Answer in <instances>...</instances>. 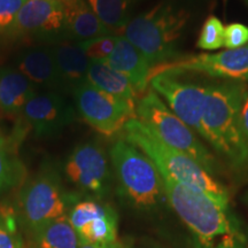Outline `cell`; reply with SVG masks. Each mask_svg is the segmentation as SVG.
I'll list each match as a JSON object with an SVG mask.
<instances>
[{
  "label": "cell",
  "mask_w": 248,
  "mask_h": 248,
  "mask_svg": "<svg viewBox=\"0 0 248 248\" xmlns=\"http://www.w3.org/2000/svg\"><path fill=\"white\" fill-rule=\"evenodd\" d=\"M159 170L167 201L193 238L194 248H248L239 223L229 208L207 195L182 185L168 172Z\"/></svg>",
  "instance_id": "cell-1"
},
{
  "label": "cell",
  "mask_w": 248,
  "mask_h": 248,
  "mask_svg": "<svg viewBox=\"0 0 248 248\" xmlns=\"http://www.w3.org/2000/svg\"><path fill=\"white\" fill-rule=\"evenodd\" d=\"M248 86L241 82L208 85L200 136L237 168L248 167V146L240 126V109Z\"/></svg>",
  "instance_id": "cell-2"
},
{
  "label": "cell",
  "mask_w": 248,
  "mask_h": 248,
  "mask_svg": "<svg viewBox=\"0 0 248 248\" xmlns=\"http://www.w3.org/2000/svg\"><path fill=\"white\" fill-rule=\"evenodd\" d=\"M122 133L123 139L146 154L157 169L167 171L182 185L207 195L223 208H229L230 197L224 186L190 156L164 144L146 124L132 119L124 125Z\"/></svg>",
  "instance_id": "cell-3"
},
{
  "label": "cell",
  "mask_w": 248,
  "mask_h": 248,
  "mask_svg": "<svg viewBox=\"0 0 248 248\" xmlns=\"http://www.w3.org/2000/svg\"><path fill=\"white\" fill-rule=\"evenodd\" d=\"M187 20L184 9L159 4L133 16L122 32L154 68L177 57L178 40Z\"/></svg>",
  "instance_id": "cell-4"
},
{
  "label": "cell",
  "mask_w": 248,
  "mask_h": 248,
  "mask_svg": "<svg viewBox=\"0 0 248 248\" xmlns=\"http://www.w3.org/2000/svg\"><path fill=\"white\" fill-rule=\"evenodd\" d=\"M109 154L120 190L132 206L151 210L167 200L159 170L138 147L122 138L114 142Z\"/></svg>",
  "instance_id": "cell-5"
},
{
  "label": "cell",
  "mask_w": 248,
  "mask_h": 248,
  "mask_svg": "<svg viewBox=\"0 0 248 248\" xmlns=\"http://www.w3.org/2000/svg\"><path fill=\"white\" fill-rule=\"evenodd\" d=\"M136 115L164 144L190 156L210 175L215 172L217 163L208 148L152 89L138 100Z\"/></svg>",
  "instance_id": "cell-6"
},
{
  "label": "cell",
  "mask_w": 248,
  "mask_h": 248,
  "mask_svg": "<svg viewBox=\"0 0 248 248\" xmlns=\"http://www.w3.org/2000/svg\"><path fill=\"white\" fill-rule=\"evenodd\" d=\"M73 97L80 117L106 137L121 133L130 120L137 119V105L107 94L90 84L88 80L74 90Z\"/></svg>",
  "instance_id": "cell-7"
},
{
  "label": "cell",
  "mask_w": 248,
  "mask_h": 248,
  "mask_svg": "<svg viewBox=\"0 0 248 248\" xmlns=\"http://www.w3.org/2000/svg\"><path fill=\"white\" fill-rule=\"evenodd\" d=\"M71 195L62 187L53 171H43L30 181L21 192V209L24 222L35 232L48 223L67 215Z\"/></svg>",
  "instance_id": "cell-8"
},
{
  "label": "cell",
  "mask_w": 248,
  "mask_h": 248,
  "mask_svg": "<svg viewBox=\"0 0 248 248\" xmlns=\"http://www.w3.org/2000/svg\"><path fill=\"white\" fill-rule=\"evenodd\" d=\"M8 39H28L51 45L67 38L66 12L60 0H27Z\"/></svg>",
  "instance_id": "cell-9"
},
{
  "label": "cell",
  "mask_w": 248,
  "mask_h": 248,
  "mask_svg": "<svg viewBox=\"0 0 248 248\" xmlns=\"http://www.w3.org/2000/svg\"><path fill=\"white\" fill-rule=\"evenodd\" d=\"M200 73L231 82L248 80V44L235 49H226L218 53H203L173 60L152 68L151 77L160 73L178 74ZM151 79V78H150Z\"/></svg>",
  "instance_id": "cell-10"
},
{
  "label": "cell",
  "mask_w": 248,
  "mask_h": 248,
  "mask_svg": "<svg viewBox=\"0 0 248 248\" xmlns=\"http://www.w3.org/2000/svg\"><path fill=\"white\" fill-rule=\"evenodd\" d=\"M150 85L167 102V106L176 116L200 135L203 102L208 86L184 82L170 73H160L152 76Z\"/></svg>",
  "instance_id": "cell-11"
},
{
  "label": "cell",
  "mask_w": 248,
  "mask_h": 248,
  "mask_svg": "<svg viewBox=\"0 0 248 248\" xmlns=\"http://www.w3.org/2000/svg\"><path fill=\"white\" fill-rule=\"evenodd\" d=\"M64 172L69 182L82 192L101 198L109 191V163L104 148L97 142L77 145L64 164Z\"/></svg>",
  "instance_id": "cell-12"
},
{
  "label": "cell",
  "mask_w": 248,
  "mask_h": 248,
  "mask_svg": "<svg viewBox=\"0 0 248 248\" xmlns=\"http://www.w3.org/2000/svg\"><path fill=\"white\" fill-rule=\"evenodd\" d=\"M21 115L38 137L60 132L75 121L76 111L58 91H38L27 102Z\"/></svg>",
  "instance_id": "cell-13"
},
{
  "label": "cell",
  "mask_w": 248,
  "mask_h": 248,
  "mask_svg": "<svg viewBox=\"0 0 248 248\" xmlns=\"http://www.w3.org/2000/svg\"><path fill=\"white\" fill-rule=\"evenodd\" d=\"M14 64L16 70L23 74L39 91H58L61 93L57 63L48 45L24 48L16 55Z\"/></svg>",
  "instance_id": "cell-14"
},
{
  "label": "cell",
  "mask_w": 248,
  "mask_h": 248,
  "mask_svg": "<svg viewBox=\"0 0 248 248\" xmlns=\"http://www.w3.org/2000/svg\"><path fill=\"white\" fill-rule=\"evenodd\" d=\"M54 55L59 77H60L61 93L73 94L77 86L84 83L88 75L90 59L79 43L70 39H62L48 45Z\"/></svg>",
  "instance_id": "cell-15"
},
{
  "label": "cell",
  "mask_w": 248,
  "mask_h": 248,
  "mask_svg": "<svg viewBox=\"0 0 248 248\" xmlns=\"http://www.w3.org/2000/svg\"><path fill=\"white\" fill-rule=\"evenodd\" d=\"M104 61L128 77L138 94L144 92L150 84V62L123 35H117L114 51Z\"/></svg>",
  "instance_id": "cell-16"
},
{
  "label": "cell",
  "mask_w": 248,
  "mask_h": 248,
  "mask_svg": "<svg viewBox=\"0 0 248 248\" xmlns=\"http://www.w3.org/2000/svg\"><path fill=\"white\" fill-rule=\"evenodd\" d=\"M67 38L76 43L111 35L85 0H68L64 2Z\"/></svg>",
  "instance_id": "cell-17"
},
{
  "label": "cell",
  "mask_w": 248,
  "mask_h": 248,
  "mask_svg": "<svg viewBox=\"0 0 248 248\" xmlns=\"http://www.w3.org/2000/svg\"><path fill=\"white\" fill-rule=\"evenodd\" d=\"M39 90L14 68H0V110L21 114L27 102Z\"/></svg>",
  "instance_id": "cell-18"
},
{
  "label": "cell",
  "mask_w": 248,
  "mask_h": 248,
  "mask_svg": "<svg viewBox=\"0 0 248 248\" xmlns=\"http://www.w3.org/2000/svg\"><path fill=\"white\" fill-rule=\"evenodd\" d=\"M86 80L107 94L132 105H137L138 93L130 79L105 61H90Z\"/></svg>",
  "instance_id": "cell-19"
},
{
  "label": "cell",
  "mask_w": 248,
  "mask_h": 248,
  "mask_svg": "<svg viewBox=\"0 0 248 248\" xmlns=\"http://www.w3.org/2000/svg\"><path fill=\"white\" fill-rule=\"evenodd\" d=\"M78 234L64 215L33 232L32 248H79Z\"/></svg>",
  "instance_id": "cell-20"
},
{
  "label": "cell",
  "mask_w": 248,
  "mask_h": 248,
  "mask_svg": "<svg viewBox=\"0 0 248 248\" xmlns=\"http://www.w3.org/2000/svg\"><path fill=\"white\" fill-rule=\"evenodd\" d=\"M98 17L111 31L123 30L133 17V9L140 0H85Z\"/></svg>",
  "instance_id": "cell-21"
},
{
  "label": "cell",
  "mask_w": 248,
  "mask_h": 248,
  "mask_svg": "<svg viewBox=\"0 0 248 248\" xmlns=\"http://www.w3.org/2000/svg\"><path fill=\"white\" fill-rule=\"evenodd\" d=\"M80 245L110 244L117 241V215L111 207L76 231Z\"/></svg>",
  "instance_id": "cell-22"
},
{
  "label": "cell",
  "mask_w": 248,
  "mask_h": 248,
  "mask_svg": "<svg viewBox=\"0 0 248 248\" xmlns=\"http://www.w3.org/2000/svg\"><path fill=\"white\" fill-rule=\"evenodd\" d=\"M109 209V206L94 200H84L74 203L68 212V221L75 229V231L85 225L86 223L92 221L95 217L102 215Z\"/></svg>",
  "instance_id": "cell-23"
},
{
  "label": "cell",
  "mask_w": 248,
  "mask_h": 248,
  "mask_svg": "<svg viewBox=\"0 0 248 248\" xmlns=\"http://www.w3.org/2000/svg\"><path fill=\"white\" fill-rule=\"evenodd\" d=\"M0 248H23L17 219L7 206H0Z\"/></svg>",
  "instance_id": "cell-24"
},
{
  "label": "cell",
  "mask_w": 248,
  "mask_h": 248,
  "mask_svg": "<svg viewBox=\"0 0 248 248\" xmlns=\"http://www.w3.org/2000/svg\"><path fill=\"white\" fill-rule=\"evenodd\" d=\"M17 176V164L12 155L11 144L0 131V193L13 186Z\"/></svg>",
  "instance_id": "cell-25"
},
{
  "label": "cell",
  "mask_w": 248,
  "mask_h": 248,
  "mask_svg": "<svg viewBox=\"0 0 248 248\" xmlns=\"http://www.w3.org/2000/svg\"><path fill=\"white\" fill-rule=\"evenodd\" d=\"M224 27L222 21L216 16H209L204 21L200 31L197 46L203 51H216L223 46Z\"/></svg>",
  "instance_id": "cell-26"
},
{
  "label": "cell",
  "mask_w": 248,
  "mask_h": 248,
  "mask_svg": "<svg viewBox=\"0 0 248 248\" xmlns=\"http://www.w3.org/2000/svg\"><path fill=\"white\" fill-rule=\"evenodd\" d=\"M117 35H108L99 38L90 39L86 42L79 43L80 47L84 49L85 54L90 60L104 61L109 57L114 51L116 44Z\"/></svg>",
  "instance_id": "cell-27"
},
{
  "label": "cell",
  "mask_w": 248,
  "mask_h": 248,
  "mask_svg": "<svg viewBox=\"0 0 248 248\" xmlns=\"http://www.w3.org/2000/svg\"><path fill=\"white\" fill-rule=\"evenodd\" d=\"M27 0H0V38H7Z\"/></svg>",
  "instance_id": "cell-28"
},
{
  "label": "cell",
  "mask_w": 248,
  "mask_h": 248,
  "mask_svg": "<svg viewBox=\"0 0 248 248\" xmlns=\"http://www.w3.org/2000/svg\"><path fill=\"white\" fill-rule=\"evenodd\" d=\"M248 44V27L243 23H230L224 28L223 46L235 49Z\"/></svg>",
  "instance_id": "cell-29"
},
{
  "label": "cell",
  "mask_w": 248,
  "mask_h": 248,
  "mask_svg": "<svg viewBox=\"0 0 248 248\" xmlns=\"http://www.w3.org/2000/svg\"><path fill=\"white\" fill-rule=\"evenodd\" d=\"M240 126L241 132H243L244 139L248 146V92L245 95L243 105L240 109Z\"/></svg>",
  "instance_id": "cell-30"
},
{
  "label": "cell",
  "mask_w": 248,
  "mask_h": 248,
  "mask_svg": "<svg viewBox=\"0 0 248 248\" xmlns=\"http://www.w3.org/2000/svg\"><path fill=\"white\" fill-rule=\"evenodd\" d=\"M79 248H124L119 241L110 244H99V245H80Z\"/></svg>",
  "instance_id": "cell-31"
},
{
  "label": "cell",
  "mask_w": 248,
  "mask_h": 248,
  "mask_svg": "<svg viewBox=\"0 0 248 248\" xmlns=\"http://www.w3.org/2000/svg\"><path fill=\"white\" fill-rule=\"evenodd\" d=\"M60 1H62V2H63V4H64V2H67L68 0H60Z\"/></svg>",
  "instance_id": "cell-32"
},
{
  "label": "cell",
  "mask_w": 248,
  "mask_h": 248,
  "mask_svg": "<svg viewBox=\"0 0 248 248\" xmlns=\"http://www.w3.org/2000/svg\"><path fill=\"white\" fill-rule=\"evenodd\" d=\"M246 2H247V5H248V0H246Z\"/></svg>",
  "instance_id": "cell-33"
}]
</instances>
